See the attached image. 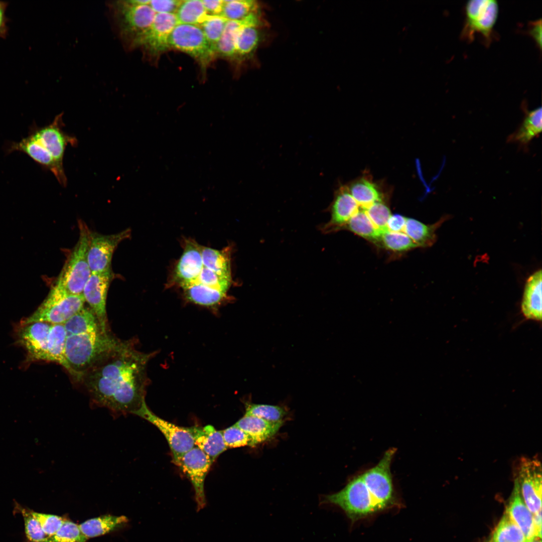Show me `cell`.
Returning a JSON list of instances; mask_svg holds the SVG:
<instances>
[{"mask_svg": "<svg viewBox=\"0 0 542 542\" xmlns=\"http://www.w3.org/2000/svg\"><path fill=\"white\" fill-rule=\"evenodd\" d=\"M395 450L385 452L378 463L361 474L381 512L400 506L393 488L390 465Z\"/></svg>", "mask_w": 542, "mask_h": 542, "instance_id": "obj_7", "label": "cell"}, {"mask_svg": "<svg viewBox=\"0 0 542 542\" xmlns=\"http://www.w3.org/2000/svg\"><path fill=\"white\" fill-rule=\"evenodd\" d=\"M371 242L380 241L382 232L374 225L365 210L359 209L349 220L345 229Z\"/></svg>", "mask_w": 542, "mask_h": 542, "instance_id": "obj_31", "label": "cell"}, {"mask_svg": "<svg viewBox=\"0 0 542 542\" xmlns=\"http://www.w3.org/2000/svg\"><path fill=\"white\" fill-rule=\"evenodd\" d=\"M32 514L38 520L48 536L53 535L60 528L64 519L58 515L46 514L30 510Z\"/></svg>", "mask_w": 542, "mask_h": 542, "instance_id": "obj_43", "label": "cell"}, {"mask_svg": "<svg viewBox=\"0 0 542 542\" xmlns=\"http://www.w3.org/2000/svg\"><path fill=\"white\" fill-rule=\"evenodd\" d=\"M517 480L524 503L533 514L541 510V466L536 458H522Z\"/></svg>", "mask_w": 542, "mask_h": 542, "instance_id": "obj_13", "label": "cell"}, {"mask_svg": "<svg viewBox=\"0 0 542 542\" xmlns=\"http://www.w3.org/2000/svg\"><path fill=\"white\" fill-rule=\"evenodd\" d=\"M128 521L124 515H105L88 519L79 525L82 533L88 538L104 535Z\"/></svg>", "mask_w": 542, "mask_h": 542, "instance_id": "obj_29", "label": "cell"}, {"mask_svg": "<svg viewBox=\"0 0 542 542\" xmlns=\"http://www.w3.org/2000/svg\"><path fill=\"white\" fill-rule=\"evenodd\" d=\"M155 354L142 352L123 341L84 372L79 382L96 406L108 409L115 416L133 414L145 400L147 365Z\"/></svg>", "mask_w": 542, "mask_h": 542, "instance_id": "obj_1", "label": "cell"}, {"mask_svg": "<svg viewBox=\"0 0 542 542\" xmlns=\"http://www.w3.org/2000/svg\"><path fill=\"white\" fill-rule=\"evenodd\" d=\"M374 225L382 233L387 231L386 225L391 215L390 209L382 201L376 202L366 209H363Z\"/></svg>", "mask_w": 542, "mask_h": 542, "instance_id": "obj_41", "label": "cell"}, {"mask_svg": "<svg viewBox=\"0 0 542 542\" xmlns=\"http://www.w3.org/2000/svg\"><path fill=\"white\" fill-rule=\"evenodd\" d=\"M227 21L220 15H208L199 25L208 42L215 53L217 45L223 34Z\"/></svg>", "mask_w": 542, "mask_h": 542, "instance_id": "obj_37", "label": "cell"}, {"mask_svg": "<svg viewBox=\"0 0 542 542\" xmlns=\"http://www.w3.org/2000/svg\"><path fill=\"white\" fill-rule=\"evenodd\" d=\"M527 33L531 36L540 49L541 48V19L530 21Z\"/></svg>", "mask_w": 542, "mask_h": 542, "instance_id": "obj_46", "label": "cell"}, {"mask_svg": "<svg viewBox=\"0 0 542 542\" xmlns=\"http://www.w3.org/2000/svg\"><path fill=\"white\" fill-rule=\"evenodd\" d=\"M66 335L78 334L101 329L92 311L83 307L64 324Z\"/></svg>", "mask_w": 542, "mask_h": 542, "instance_id": "obj_32", "label": "cell"}, {"mask_svg": "<svg viewBox=\"0 0 542 542\" xmlns=\"http://www.w3.org/2000/svg\"><path fill=\"white\" fill-rule=\"evenodd\" d=\"M506 513L520 528L528 542L536 537L533 515L524 502L516 479Z\"/></svg>", "mask_w": 542, "mask_h": 542, "instance_id": "obj_19", "label": "cell"}, {"mask_svg": "<svg viewBox=\"0 0 542 542\" xmlns=\"http://www.w3.org/2000/svg\"><path fill=\"white\" fill-rule=\"evenodd\" d=\"M347 187L362 209H366L376 202L382 201V194L377 186L368 178H360L350 183Z\"/></svg>", "mask_w": 542, "mask_h": 542, "instance_id": "obj_26", "label": "cell"}, {"mask_svg": "<svg viewBox=\"0 0 542 542\" xmlns=\"http://www.w3.org/2000/svg\"><path fill=\"white\" fill-rule=\"evenodd\" d=\"M84 303L82 295L69 294L55 284L43 303L31 315L22 322V325L35 322L64 324L84 307Z\"/></svg>", "mask_w": 542, "mask_h": 542, "instance_id": "obj_6", "label": "cell"}, {"mask_svg": "<svg viewBox=\"0 0 542 542\" xmlns=\"http://www.w3.org/2000/svg\"><path fill=\"white\" fill-rule=\"evenodd\" d=\"M541 270L539 269L531 275L525 284L521 310L527 320L541 321Z\"/></svg>", "mask_w": 542, "mask_h": 542, "instance_id": "obj_21", "label": "cell"}, {"mask_svg": "<svg viewBox=\"0 0 542 542\" xmlns=\"http://www.w3.org/2000/svg\"><path fill=\"white\" fill-rule=\"evenodd\" d=\"M540 538H539V537H535L532 540H531L530 542H541V540H540Z\"/></svg>", "mask_w": 542, "mask_h": 542, "instance_id": "obj_50", "label": "cell"}, {"mask_svg": "<svg viewBox=\"0 0 542 542\" xmlns=\"http://www.w3.org/2000/svg\"><path fill=\"white\" fill-rule=\"evenodd\" d=\"M208 15H220L223 7V0H202Z\"/></svg>", "mask_w": 542, "mask_h": 542, "instance_id": "obj_47", "label": "cell"}, {"mask_svg": "<svg viewBox=\"0 0 542 542\" xmlns=\"http://www.w3.org/2000/svg\"><path fill=\"white\" fill-rule=\"evenodd\" d=\"M79 227L78 240L55 284L74 295H82L84 286L91 274L87 258L89 230L80 221Z\"/></svg>", "mask_w": 542, "mask_h": 542, "instance_id": "obj_5", "label": "cell"}, {"mask_svg": "<svg viewBox=\"0 0 542 542\" xmlns=\"http://www.w3.org/2000/svg\"><path fill=\"white\" fill-rule=\"evenodd\" d=\"M359 210V206L346 186H341L335 193L330 207L331 218L321 228L325 233L345 229L350 219Z\"/></svg>", "mask_w": 542, "mask_h": 542, "instance_id": "obj_18", "label": "cell"}, {"mask_svg": "<svg viewBox=\"0 0 542 542\" xmlns=\"http://www.w3.org/2000/svg\"><path fill=\"white\" fill-rule=\"evenodd\" d=\"M224 442L227 448L250 446L248 435L235 424L222 430Z\"/></svg>", "mask_w": 542, "mask_h": 542, "instance_id": "obj_42", "label": "cell"}, {"mask_svg": "<svg viewBox=\"0 0 542 542\" xmlns=\"http://www.w3.org/2000/svg\"><path fill=\"white\" fill-rule=\"evenodd\" d=\"M181 2L180 0H153L149 4L156 13L176 14Z\"/></svg>", "mask_w": 542, "mask_h": 542, "instance_id": "obj_44", "label": "cell"}, {"mask_svg": "<svg viewBox=\"0 0 542 542\" xmlns=\"http://www.w3.org/2000/svg\"><path fill=\"white\" fill-rule=\"evenodd\" d=\"M155 426L166 438L176 465L182 457L194 446V441L189 427H181L158 417L148 407L144 400L140 408L133 413Z\"/></svg>", "mask_w": 542, "mask_h": 542, "instance_id": "obj_11", "label": "cell"}, {"mask_svg": "<svg viewBox=\"0 0 542 542\" xmlns=\"http://www.w3.org/2000/svg\"><path fill=\"white\" fill-rule=\"evenodd\" d=\"M220 16L229 21H240L259 12L257 2L251 0H223Z\"/></svg>", "mask_w": 542, "mask_h": 542, "instance_id": "obj_34", "label": "cell"}, {"mask_svg": "<svg viewBox=\"0 0 542 542\" xmlns=\"http://www.w3.org/2000/svg\"><path fill=\"white\" fill-rule=\"evenodd\" d=\"M8 3L0 1V37L6 38L8 34V18L6 16V11Z\"/></svg>", "mask_w": 542, "mask_h": 542, "instance_id": "obj_48", "label": "cell"}, {"mask_svg": "<svg viewBox=\"0 0 542 542\" xmlns=\"http://www.w3.org/2000/svg\"><path fill=\"white\" fill-rule=\"evenodd\" d=\"M522 105L525 113L524 119L518 128L508 137L507 142L526 147L541 131L542 112L541 107L529 111L525 103Z\"/></svg>", "mask_w": 542, "mask_h": 542, "instance_id": "obj_24", "label": "cell"}, {"mask_svg": "<svg viewBox=\"0 0 542 542\" xmlns=\"http://www.w3.org/2000/svg\"><path fill=\"white\" fill-rule=\"evenodd\" d=\"M66 339L64 324H52L48 337L47 361L59 364L71 375L65 356Z\"/></svg>", "mask_w": 542, "mask_h": 542, "instance_id": "obj_27", "label": "cell"}, {"mask_svg": "<svg viewBox=\"0 0 542 542\" xmlns=\"http://www.w3.org/2000/svg\"><path fill=\"white\" fill-rule=\"evenodd\" d=\"M169 45L194 58L203 69L217 56L198 25L178 24L170 35Z\"/></svg>", "mask_w": 542, "mask_h": 542, "instance_id": "obj_9", "label": "cell"}, {"mask_svg": "<svg viewBox=\"0 0 542 542\" xmlns=\"http://www.w3.org/2000/svg\"><path fill=\"white\" fill-rule=\"evenodd\" d=\"M258 14L259 12L253 13L240 21L228 20L216 48V56L232 60L236 59L235 49V39L236 34L243 25L250 21Z\"/></svg>", "mask_w": 542, "mask_h": 542, "instance_id": "obj_28", "label": "cell"}, {"mask_svg": "<svg viewBox=\"0 0 542 542\" xmlns=\"http://www.w3.org/2000/svg\"><path fill=\"white\" fill-rule=\"evenodd\" d=\"M177 24L175 14L157 13L151 26L136 38L126 49L140 48L149 55H159L171 48L169 38Z\"/></svg>", "mask_w": 542, "mask_h": 542, "instance_id": "obj_10", "label": "cell"}, {"mask_svg": "<svg viewBox=\"0 0 542 542\" xmlns=\"http://www.w3.org/2000/svg\"><path fill=\"white\" fill-rule=\"evenodd\" d=\"M195 446L204 452L213 463L217 457L228 448L224 441L222 432L211 425L189 427Z\"/></svg>", "mask_w": 542, "mask_h": 542, "instance_id": "obj_20", "label": "cell"}, {"mask_svg": "<svg viewBox=\"0 0 542 542\" xmlns=\"http://www.w3.org/2000/svg\"><path fill=\"white\" fill-rule=\"evenodd\" d=\"M113 278L112 269L101 273H91L83 288L82 295L89 305L103 331H107L106 298Z\"/></svg>", "mask_w": 542, "mask_h": 542, "instance_id": "obj_15", "label": "cell"}, {"mask_svg": "<svg viewBox=\"0 0 542 542\" xmlns=\"http://www.w3.org/2000/svg\"><path fill=\"white\" fill-rule=\"evenodd\" d=\"M130 235L129 229L109 235L89 230L87 258L91 273L111 270V261L118 244Z\"/></svg>", "mask_w": 542, "mask_h": 542, "instance_id": "obj_12", "label": "cell"}, {"mask_svg": "<svg viewBox=\"0 0 542 542\" xmlns=\"http://www.w3.org/2000/svg\"><path fill=\"white\" fill-rule=\"evenodd\" d=\"M263 24L258 14L239 30L235 39L236 60L249 57L254 52L260 41V28Z\"/></svg>", "mask_w": 542, "mask_h": 542, "instance_id": "obj_22", "label": "cell"}, {"mask_svg": "<svg viewBox=\"0 0 542 542\" xmlns=\"http://www.w3.org/2000/svg\"><path fill=\"white\" fill-rule=\"evenodd\" d=\"M245 416L258 417L270 422H280L286 415L284 408L278 405L253 403H245Z\"/></svg>", "mask_w": 542, "mask_h": 542, "instance_id": "obj_36", "label": "cell"}, {"mask_svg": "<svg viewBox=\"0 0 542 542\" xmlns=\"http://www.w3.org/2000/svg\"><path fill=\"white\" fill-rule=\"evenodd\" d=\"M63 113L55 116L48 125L30 129L28 136L18 142H11L7 148L10 153L19 151L27 154L44 168L50 170L59 183L65 186L67 179L63 161L66 146L76 144V139L62 129Z\"/></svg>", "mask_w": 542, "mask_h": 542, "instance_id": "obj_2", "label": "cell"}, {"mask_svg": "<svg viewBox=\"0 0 542 542\" xmlns=\"http://www.w3.org/2000/svg\"><path fill=\"white\" fill-rule=\"evenodd\" d=\"M51 325L45 322L22 325L18 333L19 341L32 360L47 361L48 337Z\"/></svg>", "mask_w": 542, "mask_h": 542, "instance_id": "obj_17", "label": "cell"}, {"mask_svg": "<svg viewBox=\"0 0 542 542\" xmlns=\"http://www.w3.org/2000/svg\"><path fill=\"white\" fill-rule=\"evenodd\" d=\"M320 503L340 508L352 523L381 512L361 475L353 478L340 491L323 496Z\"/></svg>", "mask_w": 542, "mask_h": 542, "instance_id": "obj_4", "label": "cell"}, {"mask_svg": "<svg viewBox=\"0 0 542 542\" xmlns=\"http://www.w3.org/2000/svg\"><path fill=\"white\" fill-rule=\"evenodd\" d=\"M406 220V218L401 215L391 214L386 225L387 231L396 232L403 231Z\"/></svg>", "mask_w": 542, "mask_h": 542, "instance_id": "obj_45", "label": "cell"}, {"mask_svg": "<svg viewBox=\"0 0 542 542\" xmlns=\"http://www.w3.org/2000/svg\"><path fill=\"white\" fill-rule=\"evenodd\" d=\"M212 464L204 452L194 446L182 457L177 464L192 484L197 511L204 508L207 505L204 483Z\"/></svg>", "mask_w": 542, "mask_h": 542, "instance_id": "obj_14", "label": "cell"}, {"mask_svg": "<svg viewBox=\"0 0 542 542\" xmlns=\"http://www.w3.org/2000/svg\"><path fill=\"white\" fill-rule=\"evenodd\" d=\"M447 218V216L442 217L431 225L425 224L413 218H406L403 231L418 247H429L436 242L437 238L436 231Z\"/></svg>", "mask_w": 542, "mask_h": 542, "instance_id": "obj_25", "label": "cell"}, {"mask_svg": "<svg viewBox=\"0 0 542 542\" xmlns=\"http://www.w3.org/2000/svg\"><path fill=\"white\" fill-rule=\"evenodd\" d=\"M123 342L101 329L66 335L65 356L71 376L79 381L84 372L118 348Z\"/></svg>", "mask_w": 542, "mask_h": 542, "instance_id": "obj_3", "label": "cell"}, {"mask_svg": "<svg viewBox=\"0 0 542 542\" xmlns=\"http://www.w3.org/2000/svg\"><path fill=\"white\" fill-rule=\"evenodd\" d=\"M175 15L178 24L198 26L208 16L202 0L182 1Z\"/></svg>", "mask_w": 542, "mask_h": 542, "instance_id": "obj_33", "label": "cell"}, {"mask_svg": "<svg viewBox=\"0 0 542 542\" xmlns=\"http://www.w3.org/2000/svg\"><path fill=\"white\" fill-rule=\"evenodd\" d=\"M283 422H270L258 417L244 415L235 425L248 435L250 440L249 446L254 447L274 436Z\"/></svg>", "mask_w": 542, "mask_h": 542, "instance_id": "obj_23", "label": "cell"}, {"mask_svg": "<svg viewBox=\"0 0 542 542\" xmlns=\"http://www.w3.org/2000/svg\"><path fill=\"white\" fill-rule=\"evenodd\" d=\"M87 539L78 525L65 520L58 530L53 535L48 536L45 542H86Z\"/></svg>", "mask_w": 542, "mask_h": 542, "instance_id": "obj_40", "label": "cell"}, {"mask_svg": "<svg viewBox=\"0 0 542 542\" xmlns=\"http://www.w3.org/2000/svg\"><path fill=\"white\" fill-rule=\"evenodd\" d=\"M498 12L496 0H469L465 7V19L461 38L471 42L476 33H480L485 43L489 45L492 39Z\"/></svg>", "mask_w": 542, "mask_h": 542, "instance_id": "obj_8", "label": "cell"}, {"mask_svg": "<svg viewBox=\"0 0 542 542\" xmlns=\"http://www.w3.org/2000/svg\"><path fill=\"white\" fill-rule=\"evenodd\" d=\"M229 248L221 250L202 246L203 264L221 278L232 280Z\"/></svg>", "mask_w": 542, "mask_h": 542, "instance_id": "obj_30", "label": "cell"}, {"mask_svg": "<svg viewBox=\"0 0 542 542\" xmlns=\"http://www.w3.org/2000/svg\"><path fill=\"white\" fill-rule=\"evenodd\" d=\"M385 248L394 252H404L418 247L404 232L386 231L381 235L380 241Z\"/></svg>", "mask_w": 542, "mask_h": 542, "instance_id": "obj_38", "label": "cell"}, {"mask_svg": "<svg viewBox=\"0 0 542 542\" xmlns=\"http://www.w3.org/2000/svg\"><path fill=\"white\" fill-rule=\"evenodd\" d=\"M491 542H528L518 525L506 513L495 528Z\"/></svg>", "mask_w": 542, "mask_h": 542, "instance_id": "obj_35", "label": "cell"}, {"mask_svg": "<svg viewBox=\"0 0 542 542\" xmlns=\"http://www.w3.org/2000/svg\"><path fill=\"white\" fill-rule=\"evenodd\" d=\"M533 521L535 536L541 538V510L533 515Z\"/></svg>", "mask_w": 542, "mask_h": 542, "instance_id": "obj_49", "label": "cell"}, {"mask_svg": "<svg viewBox=\"0 0 542 542\" xmlns=\"http://www.w3.org/2000/svg\"><path fill=\"white\" fill-rule=\"evenodd\" d=\"M17 504L16 508L21 513L25 525L27 542H45L48 536L43 530L38 520L31 512V509Z\"/></svg>", "mask_w": 542, "mask_h": 542, "instance_id": "obj_39", "label": "cell"}, {"mask_svg": "<svg viewBox=\"0 0 542 542\" xmlns=\"http://www.w3.org/2000/svg\"><path fill=\"white\" fill-rule=\"evenodd\" d=\"M201 248L202 245L195 240L185 241L184 251L177 263L172 281L182 289L195 281L202 268Z\"/></svg>", "mask_w": 542, "mask_h": 542, "instance_id": "obj_16", "label": "cell"}]
</instances>
